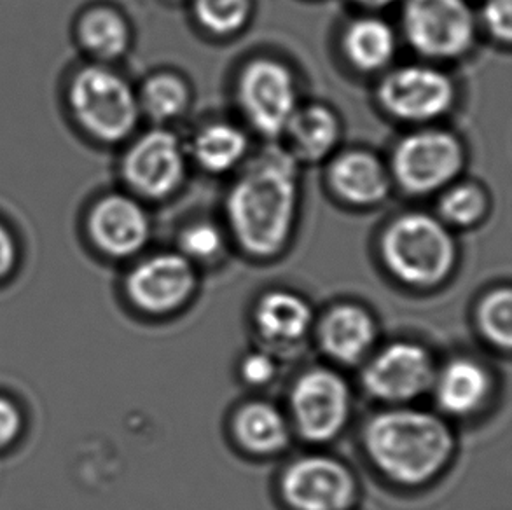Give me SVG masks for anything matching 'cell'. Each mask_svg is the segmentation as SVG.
I'll use <instances>...</instances> for the list:
<instances>
[{"mask_svg":"<svg viewBox=\"0 0 512 510\" xmlns=\"http://www.w3.org/2000/svg\"><path fill=\"white\" fill-rule=\"evenodd\" d=\"M79 37L84 48L102 60H114L130 44V28L125 18L111 7H95L79 23Z\"/></svg>","mask_w":512,"mask_h":510,"instance_id":"cell-23","label":"cell"},{"mask_svg":"<svg viewBox=\"0 0 512 510\" xmlns=\"http://www.w3.org/2000/svg\"><path fill=\"white\" fill-rule=\"evenodd\" d=\"M343 53L355 69L376 72L394 60L397 37L387 21L373 16L353 20L343 32Z\"/></svg>","mask_w":512,"mask_h":510,"instance_id":"cell-20","label":"cell"},{"mask_svg":"<svg viewBox=\"0 0 512 510\" xmlns=\"http://www.w3.org/2000/svg\"><path fill=\"white\" fill-rule=\"evenodd\" d=\"M364 448L374 467L390 481L420 486L448 465L455 441L450 427L436 414L392 409L367 423Z\"/></svg>","mask_w":512,"mask_h":510,"instance_id":"cell-2","label":"cell"},{"mask_svg":"<svg viewBox=\"0 0 512 510\" xmlns=\"http://www.w3.org/2000/svg\"><path fill=\"white\" fill-rule=\"evenodd\" d=\"M488 212V196L483 187L476 184H457L448 186L439 198V215L441 221L448 226L471 228L483 221Z\"/></svg>","mask_w":512,"mask_h":510,"instance_id":"cell-25","label":"cell"},{"mask_svg":"<svg viewBox=\"0 0 512 510\" xmlns=\"http://www.w3.org/2000/svg\"><path fill=\"white\" fill-rule=\"evenodd\" d=\"M249 151V138L240 128L224 121L208 123L193 138L194 161L210 173L233 170Z\"/></svg>","mask_w":512,"mask_h":510,"instance_id":"cell-22","label":"cell"},{"mask_svg":"<svg viewBox=\"0 0 512 510\" xmlns=\"http://www.w3.org/2000/svg\"><path fill=\"white\" fill-rule=\"evenodd\" d=\"M359 6L367 7V9H381V7L390 6L394 4L395 0H353Z\"/></svg>","mask_w":512,"mask_h":510,"instance_id":"cell-33","label":"cell"},{"mask_svg":"<svg viewBox=\"0 0 512 510\" xmlns=\"http://www.w3.org/2000/svg\"><path fill=\"white\" fill-rule=\"evenodd\" d=\"M282 493L294 510H346L355 497V481L338 460L306 456L285 470Z\"/></svg>","mask_w":512,"mask_h":510,"instance_id":"cell-12","label":"cell"},{"mask_svg":"<svg viewBox=\"0 0 512 510\" xmlns=\"http://www.w3.org/2000/svg\"><path fill=\"white\" fill-rule=\"evenodd\" d=\"M196 287L193 262L177 252H165L139 262L126 280L132 303L147 313L161 315L186 303Z\"/></svg>","mask_w":512,"mask_h":510,"instance_id":"cell-13","label":"cell"},{"mask_svg":"<svg viewBox=\"0 0 512 510\" xmlns=\"http://www.w3.org/2000/svg\"><path fill=\"white\" fill-rule=\"evenodd\" d=\"M376 97L388 116L404 123H429L450 111L457 88L448 74L430 65H404L383 76Z\"/></svg>","mask_w":512,"mask_h":510,"instance_id":"cell-8","label":"cell"},{"mask_svg":"<svg viewBox=\"0 0 512 510\" xmlns=\"http://www.w3.org/2000/svg\"><path fill=\"white\" fill-rule=\"evenodd\" d=\"M21 432V414L11 400L0 399V449L7 448Z\"/></svg>","mask_w":512,"mask_h":510,"instance_id":"cell-31","label":"cell"},{"mask_svg":"<svg viewBox=\"0 0 512 510\" xmlns=\"http://www.w3.org/2000/svg\"><path fill=\"white\" fill-rule=\"evenodd\" d=\"M180 254L189 261H212L221 254L222 233L212 222H194L189 224L180 235Z\"/></svg>","mask_w":512,"mask_h":510,"instance_id":"cell-28","label":"cell"},{"mask_svg":"<svg viewBox=\"0 0 512 510\" xmlns=\"http://www.w3.org/2000/svg\"><path fill=\"white\" fill-rule=\"evenodd\" d=\"M16 262V247L13 236L0 224V278L9 275Z\"/></svg>","mask_w":512,"mask_h":510,"instance_id":"cell-32","label":"cell"},{"mask_svg":"<svg viewBox=\"0 0 512 510\" xmlns=\"http://www.w3.org/2000/svg\"><path fill=\"white\" fill-rule=\"evenodd\" d=\"M69 100L84 130L104 142L125 140L139 123V98L123 77L105 67L79 70Z\"/></svg>","mask_w":512,"mask_h":510,"instance_id":"cell-4","label":"cell"},{"mask_svg":"<svg viewBox=\"0 0 512 510\" xmlns=\"http://www.w3.org/2000/svg\"><path fill=\"white\" fill-rule=\"evenodd\" d=\"M434 359L422 345L394 343L381 350L364 371V386L374 399L402 404L422 397L436 380Z\"/></svg>","mask_w":512,"mask_h":510,"instance_id":"cell-11","label":"cell"},{"mask_svg":"<svg viewBox=\"0 0 512 510\" xmlns=\"http://www.w3.org/2000/svg\"><path fill=\"white\" fill-rule=\"evenodd\" d=\"M193 14L208 34L217 37L240 32L252 13V0H191Z\"/></svg>","mask_w":512,"mask_h":510,"instance_id":"cell-26","label":"cell"},{"mask_svg":"<svg viewBox=\"0 0 512 510\" xmlns=\"http://www.w3.org/2000/svg\"><path fill=\"white\" fill-rule=\"evenodd\" d=\"M93 243L109 257L139 254L151 238L146 208L126 194H109L93 207L88 221Z\"/></svg>","mask_w":512,"mask_h":510,"instance_id":"cell-14","label":"cell"},{"mask_svg":"<svg viewBox=\"0 0 512 510\" xmlns=\"http://www.w3.org/2000/svg\"><path fill=\"white\" fill-rule=\"evenodd\" d=\"M285 135L291 144L296 161L317 163L327 158L338 144L341 135L340 119L327 105H299L285 126Z\"/></svg>","mask_w":512,"mask_h":510,"instance_id":"cell-18","label":"cell"},{"mask_svg":"<svg viewBox=\"0 0 512 510\" xmlns=\"http://www.w3.org/2000/svg\"><path fill=\"white\" fill-rule=\"evenodd\" d=\"M380 245L388 271L416 289L439 285L457 264V242L450 229L423 212L395 217L383 231Z\"/></svg>","mask_w":512,"mask_h":510,"instance_id":"cell-3","label":"cell"},{"mask_svg":"<svg viewBox=\"0 0 512 510\" xmlns=\"http://www.w3.org/2000/svg\"><path fill=\"white\" fill-rule=\"evenodd\" d=\"M312 322L310 304L289 290L268 292L257 304V329L273 343H296L305 338Z\"/></svg>","mask_w":512,"mask_h":510,"instance_id":"cell-19","label":"cell"},{"mask_svg":"<svg viewBox=\"0 0 512 510\" xmlns=\"http://www.w3.org/2000/svg\"><path fill=\"white\" fill-rule=\"evenodd\" d=\"M490 376L472 359H455L436 373L434 392L437 404L451 416H469L485 404L490 393Z\"/></svg>","mask_w":512,"mask_h":510,"instance_id":"cell-17","label":"cell"},{"mask_svg":"<svg viewBox=\"0 0 512 510\" xmlns=\"http://www.w3.org/2000/svg\"><path fill=\"white\" fill-rule=\"evenodd\" d=\"M236 100L257 133L280 137L299 107L296 77L285 63L256 58L240 70Z\"/></svg>","mask_w":512,"mask_h":510,"instance_id":"cell-7","label":"cell"},{"mask_svg":"<svg viewBox=\"0 0 512 510\" xmlns=\"http://www.w3.org/2000/svg\"><path fill=\"white\" fill-rule=\"evenodd\" d=\"M140 111L146 112L156 123H168L182 116L189 105V90L180 77L156 74L149 77L139 97Z\"/></svg>","mask_w":512,"mask_h":510,"instance_id":"cell-24","label":"cell"},{"mask_svg":"<svg viewBox=\"0 0 512 510\" xmlns=\"http://www.w3.org/2000/svg\"><path fill=\"white\" fill-rule=\"evenodd\" d=\"M291 411L299 434L305 439L331 441L343 430L350 414L348 386L340 374L312 369L292 388Z\"/></svg>","mask_w":512,"mask_h":510,"instance_id":"cell-9","label":"cell"},{"mask_svg":"<svg viewBox=\"0 0 512 510\" xmlns=\"http://www.w3.org/2000/svg\"><path fill=\"white\" fill-rule=\"evenodd\" d=\"M240 371L249 385H266L277 374V362L268 353L252 352L243 359Z\"/></svg>","mask_w":512,"mask_h":510,"instance_id":"cell-30","label":"cell"},{"mask_svg":"<svg viewBox=\"0 0 512 510\" xmlns=\"http://www.w3.org/2000/svg\"><path fill=\"white\" fill-rule=\"evenodd\" d=\"M235 435L254 455H273L287 446L289 425L270 402L256 400L243 406L235 418Z\"/></svg>","mask_w":512,"mask_h":510,"instance_id":"cell-21","label":"cell"},{"mask_svg":"<svg viewBox=\"0 0 512 510\" xmlns=\"http://www.w3.org/2000/svg\"><path fill=\"white\" fill-rule=\"evenodd\" d=\"M376 338L371 315L357 304H340L320 324L324 352L341 364H355L366 355Z\"/></svg>","mask_w":512,"mask_h":510,"instance_id":"cell-16","label":"cell"},{"mask_svg":"<svg viewBox=\"0 0 512 510\" xmlns=\"http://www.w3.org/2000/svg\"><path fill=\"white\" fill-rule=\"evenodd\" d=\"M479 327L485 338L502 350L512 343V296L509 289H497L483 299L478 311Z\"/></svg>","mask_w":512,"mask_h":510,"instance_id":"cell-27","label":"cell"},{"mask_svg":"<svg viewBox=\"0 0 512 510\" xmlns=\"http://www.w3.org/2000/svg\"><path fill=\"white\" fill-rule=\"evenodd\" d=\"M483 23L493 39L511 42L512 0H486L483 6Z\"/></svg>","mask_w":512,"mask_h":510,"instance_id":"cell-29","label":"cell"},{"mask_svg":"<svg viewBox=\"0 0 512 510\" xmlns=\"http://www.w3.org/2000/svg\"><path fill=\"white\" fill-rule=\"evenodd\" d=\"M186 152L172 131L156 128L133 142L123 159L126 184L137 194L161 200L175 193L186 177Z\"/></svg>","mask_w":512,"mask_h":510,"instance_id":"cell-10","label":"cell"},{"mask_svg":"<svg viewBox=\"0 0 512 510\" xmlns=\"http://www.w3.org/2000/svg\"><path fill=\"white\" fill-rule=\"evenodd\" d=\"M299 207L298 161L271 145L250 161L226 200L229 228L247 254L268 259L291 240Z\"/></svg>","mask_w":512,"mask_h":510,"instance_id":"cell-1","label":"cell"},{"mask_svg":"<svg viewBox=\"0 0 512 510\" xmlns=\"http://www.w3.org/2000/svg\"><path fill=\"white\" fill-rule=\"evenodd\" d=\"M402 30L416 53L453 60L476 41V18L467 0H404Z\"/></svg>","mask_w":512,"mask_h":510,"instance_id":"cell-6","label":"cell"},{"mask_svg":"<svg viewBox=\"0 0 512 510\" xmlns=\"http://www.w3.org/2000/svg\"><path fill=\"white\" fill-rule=\"evenodd\" d=\"M329 187L346 205L376 207L390 193V172L378 156L364 149L341 152L327 172Z\"/></svg>","mask_w":512,"mask_h":510,"instance_id":"cell-15","label":"cell"},{"mask_svg":"<svg viewBox=\"0 0 512 510\" xmlns=\"http://www.w3.org/2000/svg\"><path fill=\"white\" fill-rule=\"evenodd\" d=\"M465 149L450 131L422 130L397 142L390 159V179L413 196L443 191L462 173Z\"/></svg>","mask_w":512,"mask_h":510,"instance_id":"cell-5","label":"cell"}]
</instances>
